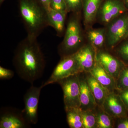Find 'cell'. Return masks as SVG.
I'll return each instance as SVG.
<instances>
[{
  "label": "cell",
  "instance_id": "1",
  "mask_svg": "<svg viewBox=\"0 0 128 128\" xmlns=\"http://www.w3.org/2000/svg\"><path fill=\"white\" fill-rule=\"evenodd\" d=\"M36 38L28 36L17 47L13 64L18 76L32 84L42 76L44 57Z\"/></svg>",
  "mask_w": 128,
  "mask_h": 128
},
{
  "label": "cell",
  "instance_id": "2",
  "mask_svg": "<svg viewBox=\"0 0 128 128\" xmlns=\"http://www.w3.org/2000/svg\"><path fill=\"white\" fill-rule=\"evenodd\" d=\"M21 17L28 36L38 38L49 26L47 9L38 0H19Z\"/></svg>",
  "mask_w": 128,
  "mask_h": 128
},
{
  "label": "cell",
  "instance_id": "3",
  "mask_svg": "<svg viewBox=\"0 0 128 128\" xmlns=\"http://www.w3.org/2000/svg\"><path fill=\"white\" fill-rule=\"evenodd\" d=\"M82 36L80 22L76 17L69 21L64 41L59 48L62 57L75 54L80 48Z\"/></svg>",
  "mask_w": 128,
  "mask_h": 128
},
{
  "label": "cell",
  "instance_id": "4",
  "mask_svg": "<svg viewBox=\"0 0 128 128\" xmlns=\"http://www.w3.org/2000/svg\"><path fill=\"white\" fill-rule=\"evenodd\" d=\"M74 54L62 57L48 80L42 85L44 87L72 76L83 73Z\"/></svg>",
  "mask_w": 128,
  "mask_h": 128
},
{
  "label": "cell",
  "instance_id": "5",
  "mask_svg": "<svg viewBox=\"0 0 128 128\" xmlns=\"http://www.w3.org/2000/svg\"><path fill=\"white\" fill-rule=\"evenodd\" d=\"M106 30L105 43L113 48L128 37V12L122 14L108 24Z\"/></svg>",
  "mask_w": 128,
  "mask_h": 128
},
{
  "label": "cell",
  "instance_id": "6",
  "mask_svg": "<svg viewBox=\"0 0 128 128\" xmlns=\"http://www.w3.org/2000/svg\"><path fill=\"white\" fill-rule=\"evenodd\" d=\"M80 74L70 76L58 82L64 92L65 110L80 108Z\"/></svg>",
  "mask_w": 128,
  "mask_h": 128
},
{
  "label": "cell",
  "instance_id": "7",
  "mask_svg": "<svg viewBox=\"0 0 128 128\" xmlns=\"http://www.w3.org/2000/svg\"><path fill=\"white\" fill-rule=\"evenodd\" d=\"M42 85L40 87L32 86L24 96L25 108L22 112L25 119L29 124H36L38 121V108Z\"/></svg>",
  "mask_w": 128,
  "mask_h": 128
},
{
  "label": "cell",
  "instance_id": "8",
  "mask_svg": "<svg viewBox=\"0 0 128 128\" xmlns=\"http://www.w3.org/2000/svg\"><path fill=\"white\" fill-rule=\"evenodd\" d=\"M98 12L101 21L108 24L128 11L121 0H103Z\"/></svg>",
  "mask_w": 128,
  "mask_h": 128
},
{
  "label": "cell",
  "instance_id": "9",
  "mask_svg": "<svg viewBox=\"0 0 128 128\" xmlns=\"http://www.w3.org/2000/svg\"><path fill=\"white\" fill-rule=\"evenodd\" d=\"M102 108L112 118H121L128 117V110L119 94L114 92L108 94Z\"/></svg>",
  "mask_w": 128,
  "mask_h": 128
},
{
  "label": "cell",
  "instance_id": "10",
  "mask_svg": "<svg viewBox=\"0 0 128 128\" xmlns=\"http://www.w3.org/2000/svg\"><path fill=\"white\" fill-rule=\"evenodd\" d=\"M96 60L116 81L123 69L127 66L124 62L102 51L96 53Z\"/></svg>",
  "mask_w": 128,
  "mask_h": 128
},
{
  "label": "cell",
  "instance_id": "11",
  "mask_svg": "<svg viewBox=\"0 0 128 128\" xmlns=\"http://www.w3.org/2000/svg\"><path fill=\"white\" fill-rule=\"evenodd\" d=\"M96 54L93 47L89 45L82 47L73 54L83 73H89L94 68L96 62Z\"/></svg>",
  "mask_w": 128,
  "mask_h": 128
},
{
  "label": "cell",
  "instance_id": "12",
  "mask_svg": "<svg viewBox=\"0 0 128 128\" xmlns=\"http://www.w3.org/2000/svg\"><path fill=\"white\" fill-rule=\"evenodd\" d=\"M89 73L110 93L117 90L116 80L97 60L94 68Z\"/></svg>",
  "mask_w": 128,
  "mask_h": 128
},
{
  "label": "cell",
  "instance_id": "13",
  "mask_svg": "<svg viewBox=\"0 0 128 128\" xmlns=\"http://www.w3.org/2000/svg\"><path fill=\"white\" fill-rule=\"evenodd\" d=\"M80 99L81 110H94L98 105L86 78L80 74Z\"/></svg>",
  "mask_w": 128,
  "mask_h": 128
},
{
  "label": "cell",
  "instance_id": "14",
  "mask_svg": "<svg viewBox=\"0 0 128 128\" xmlns=\"http://www.w3.org/2000/svg\"><path fill=\"white\" fill-rule=\"evenodd\" d=\"M23 114L8 112L2 114L0 120V128H24L28 127L27 121Z\"/></svg>",
  "mask_w": 128,
  "mask_h": 128
},
{
  "label": "cell",
  "instance_id": "15",
  "mask_svg": "<svg viewBox=\"0 0 128 128\" xmlns=\"http://www.w3.org/2000/svg\"><path fill=\"white\" fill-rule=\"evenodd\" d=\"M89 73V74L86 78V81L93 94L97 105L102 108L104 101L110 92L94 76Z\"/></svg>",
  "mask_w": 128,
  "mask_h": 128
},
{
  "label": "cell",
  "instance_id": "16",
  "mask_svg": "<svg viewBox=\"0 0 128 128\" xmlns=\"http://www.w3.org/2000/svg\"><path fill=\"white\" fill-rule=\"evenodd\" d=\"M102 1L103 0H83L82 9L85 25H90L93 23Z\"/></svg>",
  "mask_w": 128,
  "mask_h": 128
},
{
  "label": "cell",
  "instance_id": "17",
  "mask_svg": "<svg viewBox=\"0 0 128 128\" xmlns=\"http://www.w3.org/2000/svg\"><path fill=\"white\" fill-rule=\"evenodd\" d=\"M49 26L54 28L58 36L61 35L64 29L66 14L54 10L52 8L47 10Z\"/></svg>",
  "mask_w": 128,
  "mask_h": 128
},
{
  "label": "cell",
  "instance_id": "18",
  "mask_svg": "<svg viewBox=\"0 0 128 128\" xmlns=\"http://www.w3.org/2000/svg\"><path fill=\"white\" fill-rule=\"evenodd\" d=\"M88 36L92 46L96 48H102L105 42L106 30L101 28L90 30Z\"/></svg>",
  "mask_w": 128,
  "mask_h": 128
},
{
  "label": "cell",
  "instance_id": "19",
  "mask_svg": "<svg viewBox=\"0 0 128 128\" xmlns=\"http://www.w3.org/2000/svg\"><path fill=\"white\" fill-rule=\"evenodd\" d=\"M66 111L67 122L70 128H84L80 108H70Z\"/></svg>",
  "mask_w": 128,
  "mask_h": 128
},
{
  "label": "cell",
  "instance_id": "20",
  "mask_svg": "<svg viewBox=\"0 0 128 128\" xmlns=\"http://www.w3.org/2000/svg\"><path fill=\"white\" fill-rule=\"evenodd\" d=\"M98 110L95 109L96 118L97 128H114L112 117L104 111L102 108L97 106Z\"/></svg>",
  "mask_w": 128,
  "mask_h": 128
},
{
  "label": "cell",
  "instance_id": "21",
  "mask_svg": "<svg viewBox=\"0 0 128 128\" xmlns=\"http://www.w3.org/2000/svg\"><path fill=\"white\" fill-rule=\"evenodd\" d=\"M80 114L84 128H97L96 118L95 110H80Z\"/></svg>",
  "mask_w": 128,
  "mask_h": 128
},
{
  "label": "cell",
  "instance_id": "22",
  "mask_svg": "<svg viewBox=\"0 0 128 128\" xmlns=\"http://www.w3.org/2000/svg\"><path fill=\"white\" fill-rule=\"evenodd\" d=\"M117 90L122 91L128 88V66L124 67L116 80Z\"/></svg>",
  "mask_w": 128,
  "mask_h": 128
},
{
  "label": "cell",
  "instance_id": "23",
  "mask_svg": "<svg viewBox=\"0 0 128 128\" xmlns=\"http://www.w3.org/2000/svg\"><path fill=\"white\" fill-rule=\"evenodd\" d=\"M68 12L76 13L82 9L83 0H65Z\"/></svg>",
  "mask_w": 128,
  "mask_h": 128
},
{
  "label": "cell",
  "instance_id": "24",
  "mask_svg": "<svg viewBox=\"0 0 128 128\" xmlns=\"http://www.w3.org/2000/svg\"><path fill=\"white\" fill-rule=\"evenodd\" d=\"M50 7L56 10L68 13L65 0H52Z\"/></svg>",
  "mask_w": 128,
  "mask_h": 128
},
{
  "label": "cell",
  "instance_id": "25",
  "mask_svg": "<svg viewBox=\"0 0 128 128\" xmlns=\"http://www.w3.org/2000/svg\"><path fill=\"white\" fill-rule=\"evenodd\" d=\"M118 53L122 60L128 64V40L120 46Z\"/></svg>",
  "mask_w": 128,
  "mask_h": 128
},
{
  "label": "cell",
  "instance_id": "26",
  "mask_svg": "<svg viewBox=\"0 0 128 128\" xmlns=\"http://www.w3.org/2000/svg\"><path fill=\"white\" fill-rule=\"evenodd\" d=\"M14 72L11 70L0 66V79L2 80H9L13 78Z\"/></svg>",
  "mask_w": 128,
  "mask_h": 128
},
{
  "label": "cell",
  "instance_id": "27",
  "mask_svg": "<svg viewBox=\"0 0 128 128\" xmlns=\"http://www.w3.org/2000/svg\"><path fill=\"white\" fill-rule=\"evenodd\" d=\"M119 92L118 94L128 111V88Z\"/></svg>",
  "mask_w": 128,
  "mask_h": 128
},
{
  "label": "cell",
  "instance_id": "28",
  "mask_svg": "<svg viewBox=\"0 0 128 128\" xmlns=\"http://www.w3.org/2000/svg\"><path fill=\"white\" fill-rule=\"evenodd\" d=\"M117 126L118 128H128V118H123Z\"/></svg>",
  "mask_w": 128,
  "mask_h": 128
},
{
  "label": "cell",
  "instance_id": "29",
  "mask_svg": "<svg viewBox=\"0 0 128 128\" xmlns=\"http://www.w3.org/2000/svg\"><path fill=\"white\" fill-rule=\"evenodd\" d=\"M47 10L50 9L52 0H38Z\"/></svg>",
  "mask_w": 128,
  "mask_h": 128
},
{
  "label": "cell",
  "instance_id": "30",
  "mask_svg": "<svg viewBox=\"0 0 128 128\" xmlns=\"http://www.w3.org/2000/svg\"><path fill=\"white\" fill-rule=\"evenodd\" d=\"M128 11V0H121Z\"/></svg>",
  "mask_w": 128,
  "mask_h": 128
},
{
  "label": "cell",
  "instance_id": "31",
  "mask_svg": "<svg viewBox=\"0 0 128 128\" xmlns=\"http://www.w3.org/2000/svg\"><path fill=\"white\" fill-rule=\"evenodd\" d=\"M5 0H0V4H2V2H4Z\"/></svg>",
  "mask_w": 128,
  "mask_h": 128
},
{
  "label": "cell",
  "instance_id": "32",
  "mask_svg": "<svg viewBox=\"0 0 128 128\" xmlns=\"http://www.w3.org/2000/svg\"></svg>",
  "mask_w": 128,
  "mask_h": 128
}]
</instances>
